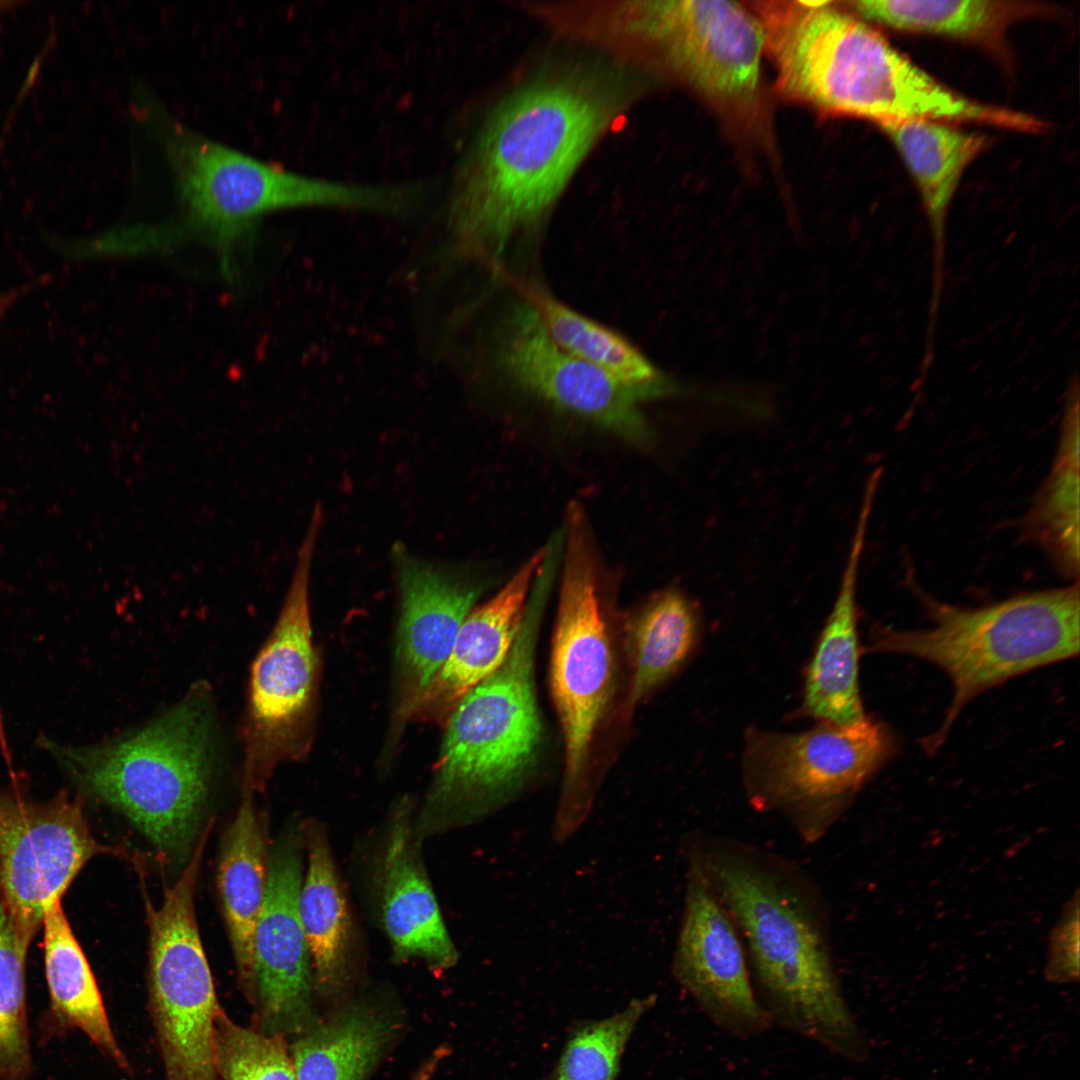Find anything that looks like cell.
<instances>
[{
    "instance_id": "obj_5",
    "label": "cell",
    "mask_w": 1080,
    "mask_h": 1080,
    "mask_svg": "<svg viewBox=\"0 0 1080 1080\" xmlns=\"http://www.w3.org/2000/svg\"><path fill=\"white\" fill-rule=\"evenodd\" d=\"M214 732L209 697L198 688L129 735L87 746L40 735L36 745L80 791L122 812L165 859L180 861L207 801Z\"/></svg>"
},
{
    "instance_id": "obj_15",
    "label": "cell",
    "mask_w": 1080,
    "mask_h": 1080,
    "mask_svg": "<svg viewBox=\"0 0 1080 1080\" xmlns=\"http://www.w3.org/2000/svg\"><path fill=\"white\" fill-rule=\"evenodd\" d=\"M682 855L685 894L673 977L721 1029L740 1039L760 1036L773 1021L752 984L741 936L699 863Z\"/></svg>"
},
{
    "instance_id": "obj_19",
    "label": "cell",
    "mask_w": 1080,
    "mask_h": 1080,
    "mask_svg": "<svg viewBox=\"0 0 1080 1080\" xmlns=\"http://www.w3.org/2000/svg\"><path fill=\"white\" fill-rule=\"evenodd\" d=\"M880 128L910 172L928 221L932 290L926 337L933 338L945 281L948 213L964 171L987 147L988 138L954 123L934 120L901 121Z\"/></svg>"
},
{
    "instance_id": "obj_4",
    "label": "cell",
    "mask_w": 1080,
    "mask_h": 1080,
    "mask_svg": "<svg viewBox=\"0 0 1080 1080\" xmlns=\"http://www.w3.org/2000/svg\"><path fill=\"white\" fill-rule=\"evenodd\" d=\"M145 118L159 139L182 208L179 220L154 225L153 252L198 240L216 253L223 276L239 281L241 263L269 212L336 206L401 213L404 187L339 183L297 174L213 140L143 97Z\"/></svg>"
},
{
    "instance_id": "obj_24",
    "label": "cell",
    "mask_w": 1080,
    "mask_h": 1080,
    "mask_svg": "<svg viewBox=\"0 0 1080 1080\" xmlns=\"http://www.w3.org/2000/svg\"><path fill=\"white\" fill-rule=\"evenodd\" d=\"M390 1010L352 1005L315 1023L289 1047L298 1080H366L398 1034Z\"/></svg>"
},
{
    "instance_id": "obj_35",
    "label": "cell",
    "mask_w": 1080,
    "mask_h": 1080,
    "mask_svg": "<svg viewBox=\"0 0 1080 1080\" xmlns=\"http://www.w3.org/2000/svg\"><path fill=\"white\" fill-rule=\"evenodd\" d=\"M448 1055V1046L442 1045L438 1047L417 1069L410 1080H432L437 1069Z\"/></svg>"
},
{
    "instance_id": "obj_13",
    "label": "cell",
    "mask_w": 1080,
    "mask_h": 1080,
    "mask_svg": "<svg viewBox=\"0 0 1080 1080\" xmlns=\"http://www.w3.org/2000/svg\"><path fill=\"white\" fill-rule=\"evenodd\" d=\"M496 351L499 368L522 390L631 444L647 447L652 442L640 404L666 395L670 384H624L574 357L549 336L528 299L507 310Z\"/></svg>"
},
{
    "instance_id": "obj_31",
    "label": "cell",
    "mask_w": 1080,
    "mask_h": 1080,
    "mask_svg": "<svg viewBox=\"0 0 1080 1080\" xmlns=\"http://www.w3.org/2000/svg\"><path fill=\"white\" fill-rule=\"evenodd\" d=\"M656 1001L655 994L635 998L610 1016L575 1024L549 1080H616L632 1034Z\"/></svg>"
},
{
    "instance_id": "obj_25",
    "label": "cell",
    "mask_w": 1080,
    "mask_h": 1080,
    "mask_svg": "<svg viewBox=\"0 0 1080 1080\" xmlns=\"http://www.w3.org/2000/svg\"><path fill=\"white\" fill-rule=\"evenodd\" d=\"M307 850L299 910L315 989L328 996L336 993L347 978L351 921L328 840L318 827L309 828Z\"/></svg>"
},
{
    "instance_id": "obj_28",
    "label": "cell",
    "mask_w": 1080,
    "mask_h": 1080,
    "mask_svg": "<svg viewBox=\"0 0 1080 1080\" xmlns=\"http://www.w3.org/2000/svg\"><path fill=\"white\" fill-rule=\"evenodd\" d=\"M699 634L694 604L678 589L658 593L640 611L628 637L632 676L625 701L631 715L687 659Z\"/></svg>"
},
{
    "instance_id": "obj_12",
    "label": "cell",
    "mask_w": 1080,
    "mask_h": 1080,
    "mask_svg": "<svg viewBox=\"0 0 1080 1080\" xmlns=\"http://www.w3.org/2000/svg\"><path fill=\"white\" fill-rule=\"evenodd\" d=\"M146 907L150 1008L164 1080H219L215 1028L223 1009L199 936L194 894L172 888L159 908Z\"/></svg>"
},
{
    "instance_id": "obj_20",
    "label": "cell",
    "mask_w": 1080,
    "mask_h": 1080,
    "mask_svg": "<svg viewBox=\"0 0 1080 1080\" xmlns=\"http://www.w3.org/2000/svg\"><path fill=\"white\" fill-rule=\"evenodd\" d=\"M382 858V921L399 961L421 960L433 970L454 966L458 952L416 847L409 806L388 826Z\"/></svg>"
},
{
    "instance_id": "obj_11",
    "label": "cell",
    "mask_w": 1080,
    "mask_h": 1080,
    "mask_svg": "<svg viewBox=\"0 0 1080 1080\" xmlns=\"http://www.w3.org/2000/svg\"><path fill=\"white\" fill-rule=\"evenodd\" d=\"M324 510L314 505L272 633L252 663L243 726V786L264 788L275 768L309 751L318 664L310 618V575Z\"/></svg>"
},
{
    "instance_id": "obj_7",
    "label": "cell",
    "mask_w": 1080,
    "mask_h": 1080,
    "mask_svg": "<svg viewBox=\"0 0 1080 1080\" xmlns=\"http://www.w3.org/2000/svg\"><path fill=\"white\" fill-rule=\"evenodd\" d=\"M552 579L548 571L536 576L505 661L448 718L426 813L448 814L451 824L470 823L505 804L521 786L540 739L534 652Z\"/></svg>"
},
{
    "instance_id": "obj_21",
    "label": "cell",
    "mask_w": 1080,
    "mask_h": 1080,
    "mask_svg": "<svg viewBox=\"0 0 1080 1080\" xmlns=\"http://www.w3.org/2000/svg\"><path fill=\"white\" fill-rule=\"evenodd\" d=\"M872 506L873 498L864 496L839 592L805 678L806 711L837 725L866 718L859 690L856 586Z\"/></svg>"
},
{
    "instance_id": "obj_8",
    "label": "cell",
    "mask_w": 1080,
    "mask_h": 1080,
    "mask_svg": "<svg viewBox=\"0 0 1080 1080\" xmlns=\"http://www.w3.org/2000/svg\"><path fill=\"white\" fill-rule=\"evenodd\" d=\"M563 530V570L552 639L550 682L564 739L565 769L552 838L562 844L583 825L595 784L591 746L610 696L612 653L597 588L595 554L582 507L571 503Z\"/></svg>"
},
{
    "instance_id": "obj_22",
    "label": "cell",
    "mask_w": 1080,
    "mask_h": 1080,
    "mask_svg": "<svg viewBox=\"0 0 1080 1080\" xmlns=\"http://www.w3.org/2000/svg\"><path fill=\"white\" fill-rule=\"evenodd\" d=\"M845 5L869 22L902 32L958 40L1000 56L1006 53L1007 35L1014 24L1053 11L1041 3L992 0H860Z\"/></svg>"
},
{
    "instance_id": "obj_18",
    "label": "cell",
    "mask_w": 1080,
    "mask_h": 1080,
    "mask_svg": "<svg viewBox=\"0 0 1080 1080\" xmlns=\"http://www.w3.org/2000/svg\"><path fill=\"white\" fill-rule=\"evenodd\" d=\"M544 555L545 547L523 563L496 595L468 614L411 720L446 723L462 698L502 665L520 629Z\"/></svg>"
},
{
    "instance_id": "obj_34",
    "label": "cell",
    "mask_w": 1080,
    "mask_h": 1080,
    "mask_svg": "<svg viewBox=\"0 0 1080 1080\" xmlns=\"http://www.w3.org/2000/svg\"><path fill=\"white\" fill-rule=\"evenodd\" d=\"M47 280H49V278L46 276V277L38 278V279H36L34 281L23 283L20 286L14 287L12 289L1 291L0 292V325H1L4 317L6 316L7 312L13 307V305L19 299H21L27 293L32 291L35 287L41 285L43 282H46Z\"/></svg>"
},
{
    "instance_id": "obj_32",
    "label": "cell",
    "mask_w": 1080,
    "mask_h": 1080,
    "mask_svg": "<svg viewBox=\"0 0 1080 1080\" xmlns=\"http://www.w3.org/2000/svg\"><path fill=\"white\" fill-rule=\"evenodd\" d=\"M215 1060L222 1080H298L286 1038L245 1027L220 1012Z\"/></svg>"
},
{
    "instance_id": "obj_26",
    "label": "cell",
    "mask_w": 1080,
    "mask_h": 1080,
    "mask_svg": "<svg viewBox=\"0 0 1080 1080\" xmlns=\"http://www.w3.org/2000/svg\"><path fill=\"white\" fill-rule=\"evenodd\" d=\"M45 975L51 1011L59 1024L80 1029L116 1065L129 1062L108 1020L94 974L61 906L51 905L43 919Z\"/></svg>"
},
{
    "instance_id": "obj_1",
    "label": "cell",
    "mask_w": 1080,
    "mask_h": 1080,
    "mask_svg": "<svg viewBox=\"0 0 1080 1080\" xmlns=\"http://www.w3.org/2000/svg\"><path fill=\"white\" fill-rule=\"evenodd\" d=\"M632 90L622 70L573 64L505 97L456 181L449 214L456 249L495 261L511 239L538 224Z\"/></svg>"
},
{
    "instance_id": "obj_14",
    "label": "cell",
    "mask_w": 1080,
    "mask_h": 1080,
    "mask_svg": "<svg viewBox=\"0 0 1080 1080\" xmlns=\"http://www.w3.org/2000/svg\"><path fill=\"white\" fill-rule=\"evenodd\" d=\"M18 784L0 787V894L35 935L82 867L114 850L92 836L81 798L62 791L42 802Z\"/></svg>"
},
{
    "instance_id": "obj_29",
    "label": "cell",
    "mask_w": 1080,
    "mask_h": 1080,
    "mask_svg": "<svg viewBox=\"0 0 1080 1080\" xmlns=\"http://www.w3.org/2000/svg\"><path fill=\"white\" fill-rule=\"evenodd\" d=\"M525 294L549 336L569 354L624 384L645 386L666 380L631 342L614 330L578 313L541 289L527 287Z\"/></svg>"
},
{
    "instance_id": "obj_6",
    "label": "cell",
    "mask_w": 1080,
    "mask_h": 1080,
    "mask_svg": "<svg viewBox=\"0 0 1080 1080\" xmlns=\"http://www.w3.org/2000/svg\"><path fill=\"white\" fill-rule=\"evenodd\" d=\"M1079 584L1037 591L978 608L925 599L932 626L882 628L871 648L917 657L950 678L953 697L938 730L921 739L932 755L963 708L979 694L1031 670L1079 654Z\"/></svg>"
},
{
    "instance_id": "obj_27",
    "label": "cell",
    "mask_w": 1080,
    "mask_h": 1080,
    "mask_svg": "<svg viewBox=\"0 0 1080 1080\" xmlns=\"http://www.w3.org/2000/svg\"><path fill=\"white\" fill-rule=\"evenodd\" d=\"M1079 377L1068 384L1057 456L1029 514L1033 537L1068 576L1079 574Z\"/></svg>"
},
{
    "instance_id": "obj_10",
    "label": "cell",
    "mask_w": 1080,
    "mask_h": 1080,
    "mask_svg": "<svg viewBox=\"0 0 1080 1080\" xmlns=\"http://www.w3.org/2000/svg\"><path fill=\"white\" fill-rule=\"evenodd\" d=\"M626 15L628 29L656 47L732 132L768 144L764 36L749 7L724 0L645 1L631 4Z\"/></svg>"
},
{
    "instance_id": "obj_17",
    "label": "cell",
    "mask_w": 1080,
    "mask_h": 1080,
    "mask_svg": "<svg viewBox=\"0 0 1080 1080\" xmlns=\"http://www.w3.org/2000/svg\"><path fill=\"white\" fill-rule=\"evenodd\" d=\"M400 594L394 730L411 720L447 659L484 582L464 565L417 557L397 542L391 550Z\"/></svg>"
},
{
    "instance_id": "obj_3",
    "label": "cell",
    "mask_w": 1080,
    "mask_h": 1080,
    "mask_svg": "<svg viewBox=\"0 0 1080 1080\" xmlns=\"http://www.w3.org/2000/svg\"><path fill=\"white\" fill-rule=\"evenodd\" d=\"M787 98L882 126L981 123L986 107L928 74L856 15L831 2H747Z\"/></svg>"
},
{
    "instance_id": "obj_33",
    "label": "cell",
    "mask_w": 1080,
    "mask_h": 1080,
    "mask_svg": "<svg viewBox=\"0 0 1080 1080\" xmlns=\"http://www.w3.org/2000/svg\"><path fill=\"white\" fill-rule=\"evenodd\" d=\"M1048 981L1057 984L1076 982L1079 978V901L1075 897L1065 907L1050 937L1045 968Z\"/></svg>"
},
{
    "instance_id": "obj_30",
    "label": "cell",
    "mask_w": 1080,
    "mask_h": 1080,
    "mask_svg": "<svg viewBox=\"0 0 1080 1080\" xmlns=\"http://www.w3.org/2000/svg\"><path fill=\"white\" fill-rule=\"evenodd\" d=\"M34 936L0 894V1080H26L31 1072L25 962Z\"/></svg>"
},
{
    "instance_id": "obj_23",
    "label": "cell",
    "mask_w": 1080,
    "mask_h": 1080,
    "mask_svg": "<svg viewBox=\"0 0 1080 1080\" xmlns=\"http://www.w3.org/2000/svg\"><path fill=\"white\" fill-rule=\"evenodd\" d=\"M253 792L243 786L239 809L224 835L218 867V888L245 997L252 984L254 931L265 900L269 857Z\"/></svg>"
},
{
    "instance_id": "obj_2",
    "label": "cell",
    "mask_w": 1080,
    "mask_h": 1080,
    "mask_svg": "<svg viewBox=\"0 0 1080 1080\" xmlns=\"http://www.w3.org/2000/svg\"><path fill=\"white\" fill-rule=\"evenodd\" d=\"M681 848L732 917L773 1024L865 1061L868 1043L844 997L828 905L812 876L777 852L716 833L688 832Z\"/></svg>"
},
{
    "instance_id": "obj_9",
    "label": "cell",
    "mask_w": 1080,
    "mask_h": 1080,
    "mask_svg": "<svg viewBox=\"0 0 1080 1080\" xmlns=\"http://www.w3.org/2000/svg\"><path fill=\"white\" fill-rule=\"evenodd\" d=\"M896 739L870 717L801 733L751 730L743 783L760 811L783 816L805 843L822 839L855 795L896 752Z\"/></svg>"
},
{
    "instance_id": "obj_16",
    "label": "cell",
    "mask_w": 1080,
    "mask_h": 1080,
    "mask_svg": "<svg viewBox=\"0 0 1080 1080\" xmlns=\"http://www.w3.org/2000/svg\"><path fill=\"white\" fill-rule=\"evenodd\" d=\"M302 861L298 836L281 840L268 857L267 889L253 939V978L246 999L253 1028L297 1036L317 1021L312 962L299 894Z\"/></svg>"
}]
</instances>
